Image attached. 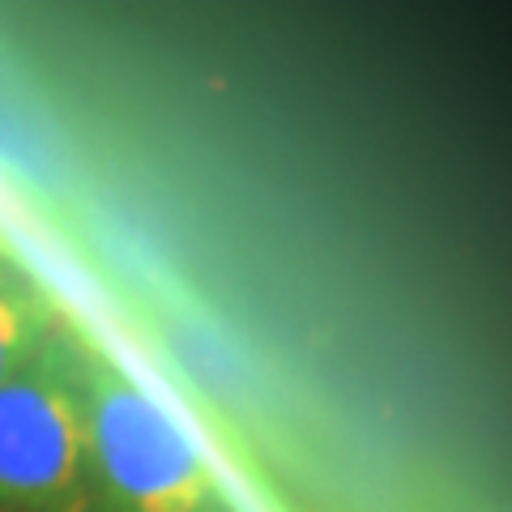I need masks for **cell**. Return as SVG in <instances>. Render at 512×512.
<instances>
[{"label":"cell","instance_id":"277c9868","mask_svg":"<svg viewBox=\"0 0 512 512\" xmlns=\"http://www.w3.org/2000/svg\"><path fill=\"white\" fill-rule=\"evenodd\" d=\"M9 274H13V265L5 261V256H0V278H9Z\"/></svg>","mask_w":512,"mask_h":512},{"label":"cell","instance_id":"6da1fadb","mask_svg":"<svg viewBox=\"0 0 512 512\" xmlns=\"http://www.w3.org/2000/svg\"><path fill=\"white\" fill-rule=\"evenodd\" d=\"M69 342L103 512H231L214 470L158 397L82 325H69Z\"/></svg>","mask_w":512,"mask_h":512},{"label":"cell","instance_id":"7a4b0ae2","mask_svg":"<svg viewBox=\"0 0 512 512\" xmlns=\"http://www.w3.org/2000/svg\"><path fill=\"white\" fill-rule=\"evenodd\" d=\"M0 512H103L64 316L0 389Z\"/></svg>","mask_w":512,"mask_h":512},{"label":"cell","instance_id":"3957f363","mask_svg":"<svg viewBox=\"0 0 512 512\" xmlns=\"http://www.w3.org/2000/svg\"><path fill=\"white\" fill-rule=\"evenodd\" d=\"M56 325L60 308L52 295L39 291L18 269L0 278V389L35 359V350L52 338Z\"/></svg>","mask_w":512,"mask_h":512}]
</instances>
